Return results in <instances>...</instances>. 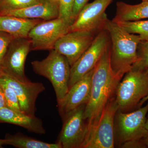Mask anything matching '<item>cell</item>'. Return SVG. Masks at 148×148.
I'll return each mask as SVG.
<instances>
[{
    "label": "cell",
    "mask_w": 148,
    "mask_h": 148,
    "mask_svg": "<svg viewBox=\"0 0 148 148\" xmlns=\"http://www.w3.org/2000/svg\"><path fill=\"white\" fill-rule=\"evenodd\" d=\"M148 18V1L136 5H130L123 2L116 3V15L112 19L115 22L136 21Z\"/></svg>",
    "instance_id": "18"
},
{
    "label": "cell",
    "mask_w": 148,
    "mask_h": 148,
    "mask_svg": "<svg viewBox=\"0 0 148 148\" xmlns=\"http://www.w3.org/2000/svg\"><path fill=\"white\" fill-rule=\"evenodd\" d=\"M42 21L0 15V31L8 33L14 38H27L31 29Z\"/></svg>",
    "instance_id": "17"
},
{
    "label": "cell",
    "mask_w": 148,
    "mask_h": 148,
    "mask_svg": "<svg viewBox=\"0 0 148 148\" xmlns=\"http://www.w3.org/2000/svg\"><path fill=\"white\" fill-rule=\"evenodd\" d=\"M117 86L116 103L118 110L127 112L138 107L148 95V69L130 70Z\"/></svg>",
    "instance_id": "4"
},
{
    "label": "cell",
    "mask_w": 148,
    "mask_h": 148,
    "mask_svg": "<svg viewBox=\"0 0 148 148\" xmlns=\"http://www.w3.org/2000/svg\"><path fill=\"white\" fill-rule=\"evenodd\" d=\"M0 123L16 125L37 134L46 133L42 121L40 119L17 112L6 107L0 108Z\"/></svg>",
    "instance_id": "16"
},
{
    "label": "cell",
    "mask_w": 148,
    "mask_h": 148,
    "mask_svg": "<svg viewBox=\"0 0 148 148\" xmlns=\"http://www.w3.org/2000/svg\"><path fill=\"white\" fill-rule=\"evenodd\" d=\"M14 38L12 35L6 32L0 31V73L3 59L11 41Z\"/></svg>",
    "instance_id": "25"
},
{
    "label": "cell",
    "mask_w": 148,
    "mask_h": 148,
    "mask_svg": "<svg viewBox=\"0 0 148 148\" xmlns=\"http://www.w3.org/2000/svg\"><path fill=\"white\" fill-rule=\"evenodd\" d=\"M86 105L70 112L64 117V124L58 140L62 148H82L88 132V125L84 117Z\"/></svg>",
    "instance_id": "7"
},
{
    "label": "cell",
    "mask_w": 148,
    "mask_h": 148,
    "mask_svg": "<svg viewBox=\"0 0 148 148\" xmlns=\"http://www.w3.org/2000/svg\"><path fill=\"white\" fill-rule=\"evenodd\" d=\"M97 34L88 31L68 32L56 42L53 49L65 56L71 66L90 46Z\"/></svg>",
    "instance_id": "12"
},
{
    "label": "cell",
    "mask_w": 148,
    "mask_h": 148,
    "mask_svg": "<svg viewBox=\"0 0 148 148\" xmlns=\"http://www.w3.org/2000/svg\"><path fill=\"white\" fill-rule=\"evenodd\" d=\"M147 101H148V95L147 96V97H145L144 98H143V100H142L141 101H140V103H139V104H138V107H141L143 104Z\"/></svg>",
    "instance_id": "29"
},
{
    "label": "cell",
    "mask_w": 148,
    "mask_h": 148,
    "mask_svg": "<svg viewBox=\"0 0 148 148\" xmlns=\"http://www.w3.org/2000/svg\"><path fill=\"white\" fill-rule=\"evenodd\" d=\"M6 107L4 93L2 87L0 84V108Z\"/></svg>",
    "instance_id": "27"
},
{
    "label": "cell",
    "mask_w": 148,
    "mask_h": 148,
    "mask_svg": "<svg viewBox=\"0 0 148 148\" xmlns=\"http://www.w3.org/2000/svg\"><path fill=\"white\" fill-rule=\"evenodd\" d=\"M41 0H0V12L26 8L38 3Z\"/></svg>",
    "instance_id": "22"
},
{
    "label": "cell",
    "mask_w": 148,
    "mask_h": 148,
    "mask_svg": "<svg viewBox=\"0 0 148 148\" xmlns=\"http://www.w3.org/2000/svg\"><path fill=\"white\" fill-rule=\"evenodd\" d=\"M7 140L6 139H4V140L0 139V148H3L4 145H7Z\"/></svg>",
    "instance_id": "30"
},
{
    "label": "cell",
    "mask_w": 148,
    "mask_h": 148,
    "mask_svg": "<svg viewBox=\"0 0 148 148\" xmlns=\"http://www.w3.org/2000/svg\"><path fill=\"white\" fill-rule=\"evenodd\" d=\"M146 129H147V130L148 132V118H147V121H146Z\"/></svg>",
    "instance_id": "31"
},
{
    "label": "cell",
    "mask_w": 148,
    "mask_h": 148,
    "mask_svg": "<svg viewBox=\"0 0 148 148\" xmlns=\"http://www.w3.org/2000/svg\"><path fill=\"white\" fill-rule=\"evenodd\" d=\"M142 140L145 148H148V133L145 137L142 139Z\"/></svg>",
    "instance_id": "28"
},
{
    "label": "cell",
    "mask_w": 148,
    "mask_h": 148,
    "mask_svg": "<svg viewBox=\"0 0 148 148\" xmlns=\"http://www.w3.org/2000/svg\"><path fill=\"white\" fill-rule=\"evenodd\" d=\"M31 51L29 38H14L9 45L1 65V71L23 82L30 81L25 73V64Z\"/></svg>",
    "instance_id": "10"
},
{
    "label": "cell",
    "mask_w": 148,
    "mask_h": 148,
    "mask_svg": "<svg viewBox=\"0 0 148 148\" xmlns=\"http://www.w3.org/2000/svg\"><path fill=\"white\" fill-rule=\"evenodd\" d=\"M143 1H148V0H142Z\"/></svg>",
    "instance_id": "33"
},
{
    "label": "cell",
    "mask_w": 148,
    "mask_h": 148,
    "mask_svg": "<svg viewBox=\"0 0 148 148\" xmlns=\"http://www.w3.org/2000/svg\"><path fill=\"white\" fill-rule=\"evenodd\" d=\"M113 0H95L87 3L69 27V32L84 31L98 34L105 29L108 18L106 11Z\"/></svg>",
    "instance_id": "11"
},
{
    "label": "cell",
    "mask_w": 148,
    "mask_h": 148,
    "mask_svg": "<svg viewBox=\"0 0 148 148\" xmlns=\"http://www.w3.org/2000/svg\"><path fill=\"white\" fill-rule=\"evenodd\" d=\"M105 29L111 42L110 64L116 75L123 78L138 59L140 36L130 34L112 20L108 19Z\"/></svg>",
    "instance_id": "2"
},
{
    "label": "cell",
    "mask_w": 148,
    "mask_h": 148,
    "mask_svg": "<svg viewBox=\"0 0 148 148\" xmlns=\"http://www.w3.org/2000/svg\"><path fill=\"white\" fill-rule=\"evenodd\" d=\"M137 53L138 59L132 65L131 70L140 71L148 69V40L140 41Z\"/></svg>",
    "instance_id": "21"
},
{
    "label": "cell",
    "mask_w": 148,
    "mask_h": 148,
    "mask_svg": "<svg viewBox=\"0 0 148 148\" xmlns=\"http://www.w3.org/2000/svg\"><path fill=\"white\" fill-rule=\"evenodd\" d=\"M53 1H56L60 2V0H53Z\"/></svg>",
    "instance_id": "32"
},
{
    "label": "cell",
    "mask_w": 148,
    "mask_h": 148,
    "mask_svg": "<svg viewBox=\"0 0 148 148\" xmlns=\"http://www.w3.org/2000/svg\"><path fill=\"white\" fill-rule=\"evenodd\" d=\"M89 1V0H74L72 14L73 23L77 18L81 11L87 4Z\"/></svg>",
    "instance_id": "26"
},
{
    "label": "cell",
    "mask_w": 148,
    "mask_h": 148,
    "mask_svg": "<svg viewBox=\"0 0 148 148\" xmlns=\"http://www.w3.org/2000/svg\"><path fill=\"white\" fill-rule=\"evenodd\" d=\"M73 3L74 0H60L59 3L58 17L63 19L70 25L73 23L72 14Z\"/></svg>",
    "instance_id": "24"
},
{
    "label": "cell",
    "mask_w": 148,
    "mask_h": 148,
    "mask_svg": "<svg viewBox=\"0 0 148 148\" xmlns=\"http://www.w3.org/2000/svg\"><path fill=\"white\" fill-rule=\"evenodd\" d=\"M0 79L14 90L21 112L29 116H35L37 98L45 90L43 84L32 82L31 81L23 82L2 72L0 73Z\"/></svg>",
    "instance_id": "13"
},
{
    "label": "cell",
    "mask_w": 148,
    "mask_h": 148,
    "mask_svg": "<svg viewBox=\"0 0 148 148\" xmlns=\"http://www.w3.org/2000/svg\"><path fill=\"white\" fill-rule=\"evenodd\" d=\"M148 103L137 110L125 113L117 111L116 113V132L120 144L140 140L148 133L146 129Z\"/></svg>",
    "instance_id": "9"
},
{
    "label": "cell",
    "mask_w": 148,
    "mask_h": 148,
    "mask_svg": "<svg viewBox=\"0 0 148 148\" xmlns=\"http://www.w3.org/2000/svg\"><path fill=\"white\" fill-rule=\"evenodd\" d=\"M0 84L4 93L7 107L17 112L22 113L20 109L17 95L14 90L1 79Z\"/></svg>",
    "instance_id": "23"
},
{
    "label": "cell",
    "mask_w": 148,
    "mask_h": 148,
    "mask_svg": "<svg viewBox=\"0 0 148 148\" xmlns=\"http://www.w3.org/2000/svg\"><path fill=\"white\" fill-rule=\"evenodd\" d=\"M94 69L71 86L64 98L58 103V111L62 117L80 106L86 105L88 102Z\"/></svg>",
    "instance_id": "14"
},
{
    "label": "cell",
    "mask_w": 148,
    "mask_h": 148,
    "mask_svg": "<svg viewBox=\"0 0 148 148\" xmlns=\"http://www.w3.org/2000/svg\"><path fill=\"white\" fill-rule=\"evenodd\" d=\"M110 42V35L106 29L96 35L90 46L71 66L69 88L95 68Z\"/></svg>",
    "instance_id": "8"
},
{
    "label": "cell",
    "mask_w": 148,
    "mask_h": 148,
    "mask_svg": "<svg viewBox=\"0 0 148 148\" xmlns=\"http://www.w3.org/2000/svg\"><path fill=\"white\" fill-rule=\"evenodd\" d=\"M5 139L7 140V145L16 148H62L59 143H45L30 138L22 133H16L14 135L8 134Z\"/></svg>",
    "instance_id": "19"
},
{
    "label": "cell",
    "mask_w": 148,
    "mask_h": 148,
    "mask_svg": "<svg viewBox=\"0 0 148 148\" xmlns=\"http://www.w3.org/2000/svg\"><path fill=\"white\" fill-rule=\"evenodd\" d=\"M70 26L59 17L38 23L28 35L31 42V50L53 49L58 40L69 32Z\"/></svg>",
    "instance_id": "6"
},
{
    "label": "cell",
    "mask_w": 148,
    "mask_h": 148,
    "mask_svg": "<svg viewBox=\"0 0 148 148\" xmlns=\"http://www.w3.org/2000/svg\"><path fill=\"white\" fill-rule=\"evenodd\" d=\"M116 23L128 33L139 35L141 41L148 40V20Z\"/></svg>",
    "instance_id": "20"
},
{
    "label": "cell",
    "mask_w": 148,
    "mask_h": 148,
    "mask_svg": "<svg viewBox=\"0 0 148 148\" xmlns=\"http://www.w3.org/2000/svg\"><path fill=\"white\" fill-rule=\"evenodd\" d=\"M32 65L36 73L45 77L51 83L57 103L61 101L69 89L71 66L67 58L52 49L46 58L33 61Z\"/></svg>",
    "instance_id": "3"
},
{
    "label": "cell",
    "mask_w": 148,
    "mask_h": 148,
    "mask_svg": "<svg viewBox=\"0 0 148 148\" xmlns=\"http://www.w3.org/2000/svg\"><path fill=\"white\" fill-rule=\"evenodd\" d=\"M118 110L114 97L106 105L98 120L89 127L82 148H114V121Z\"/></svg>",
    "instance_id": "5"
},
{
    "label": "cell",
    "mask_w": 148,
    "mask_h": 148,
    "mask_svg": "<svg viewBox=\"0 0 148 148\" xmlns=\"http://www.w3.org/2000/svg\"><path fill=\"white\" fill-rule=\"evenodd\" d=\"M60 2L41 0L38 3L21 9L0 12L1 15H8L30 19L51 20L58 17Z\"/></svg>",
    "instance_id": "15"
},
{
    "label": "cell",
    "mask_w": 148,
    "mask_h": 148,
    "mask_svg": "<svg viewBox=\"0 0 148 148\" xmlns=\"http://www.w3.org/2000/svg\"><path fill=\"white\" fill-rule=\"evenodd\" d=\"M111 42L94 69L89 101L85 108L84 117L88 129L99 119L106 105L115 95L122 78L114 73L110 64Z\"/></svg>",
    "instance_id": "1"
}]
</instances>
